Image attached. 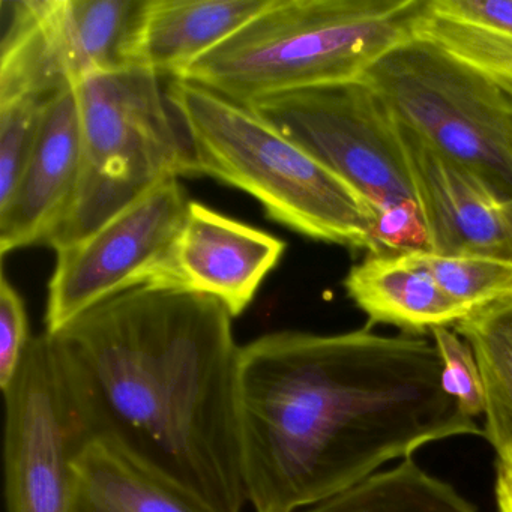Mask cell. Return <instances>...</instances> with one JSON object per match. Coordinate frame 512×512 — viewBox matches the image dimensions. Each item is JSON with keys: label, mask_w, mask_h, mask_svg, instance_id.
I'll return each mask as SVG.
<instances>
[{"label": "cell", "mask_w": 512, "mask_h": 512, "mask_svg": "<svg viewBox=\"0 0 512 512\" xmlns=\"http://www.w3.org/2000/svg\"><path fill=\"white\" fill-rule=\"evenodd\" d=\"M280 331L241 347L238 425L248 502L301 512L421 446L482 428L445 391L433 341Z\"/></svg>", "instance_id": "1"}, {"label": "cell", "mask_w": 512, "mask_h": 512, "mask_svg": "<svg viewBox=\"0 0 512 512\" xmlns=\"http://www.w3.org/2000/svg\"><path fill=\"white\" fill-rule=\"evenodd\" d=\"M232 319L209 296L139 286L44 332L83 443H109L212 512L248 502Z\"/></svg>", "instance_id": "2"}, {"label": "cell", "mask_w": 512, "mask_h": 512, "mask_svg": "<svg viewBox=\"0 0 512 512\" xmlns=\"http://www.w3.org/2000/svg\"><path fill=\"white\" fill-rule=\"evenodd\" d=\"M427 0H272L244 28L179 71L247 106L317 86L353 82L412 40Z\"/></svg>", "instance_id": "3"}, {"label": "cell", "mask_w": 512, "mask_h": 512, "mask_svg": "<svg viewBox=\"0 0 512 512\" xmlns=\"http://www.w3.org/2000/svg\"><path fill=\"white\" fill-rule=\"evenodd\" d=\"M166 95L187 137L193 176L250 194L299 235L373 254V209L304 149L196 83L173 79Z\"/></svg>", "instance_id": "4"}, {"label": "cell", "mask_w": 512, "mask_h": 512, "mask_svg": "<svg viewBox=\"0 0 512 512\" xmlns=\"http://www.w3.org/2000/svg\"><path fill=\"white\" fill-rule=\"evenodd\" d=\"M76 94L82 166L67 215L46 244L55 251L85 241L163 182L193 176L187 137L154 71L98 74Z\"/></svg>", "instance_id": "5"}, {"label": "cell", "mask_w": 512, "mask_h": 512, "mask_svg": "<svg viewBox=\"0 0 512 512\" xmlns=\"http://www.w3.org/2000/svg\"><path fill=\"white\" fill-rule=\"evenodd\" d=\"M362 80L401 125L512 202V94L419 38Z\"/></svg>", "instance_id": "6"}, {"label": "cell", "mask_w": 512, "mask_h": 512, "mask_svg": "<svg viewBox=\"0 0 512 512\" xmlns=\"http://www.w3.org/2000/svg\"><path fill=\"white\" fill-rule=\"evenodd\" d=\"M244 107L358 191L373 212L419 206L400 124L365 80L286 92Z\"/></svg>", "instance_id": "7"}, {"label": "cell", "mask_w": 512, "mask_h": 512, "mask_svg": "<svg viewBox=\"0 0 512 512\" xmlns=\"http://www.w3.org/2000/svg\"><path fill=\"white\" fill-rule=\"evenodd\" d=\"M146 0H22L2 32V55L40 94L56 97L98 74L139 67Z\"/></svg>", "instance_id": "8"}, {"label": "cell", "mask_w": 512, "mask_h": 512, "mask_svg": "<svg viewBox=\"0 0 512 512\" xmlns=\"http://www.w3.org/2000/svg\"><path fill=\"white\" fill-rule=\"evenodd\" d=\"M190 202L179 178L169 179L85 241L56 251L46 334H55L100 302L142 286L178 236Z\"/></svg>", "instance_id": "9"}, {"label": "cell", "mask_w": 512, "mask_h": 512, "mask_svg": "<svg viewBox=\"0 0 512 512\" xmlns=\"http://www.w3.org/2000/svg\"><path fill=\"white\" fill-rule=\"evenodd\" d=\"M4 397L8 512H73V461L85 443L46 334L32 338Z\"/></svg>", "instance_id": "10"}, {"label": "cell", "mask_w": 512, "mask_h": 512, "mask_svg": "<svg viewBox=\"0 0 512 512\" xmlns=\"http://www.w3.org/2000/svg\"><path fill=\"white\" fill-rule=\"evenodd\" d=\"M286 248L281 239L191 200L178 236L142 286L209 296L235 319Z\"/></svg>", "instance_id": "11"}, {"label": "cell", "mask_w": 512, "mask_h": 512, "mask_svg": "<svg viewBox=\"0 0 512 512\" xmlns=\"http://www.w3.org/2000/svg\"><path fill=\"white\" fill-rule=\"evenodd\" d=\"M400 130L430 251L512 266V202L409 128L400 124Z\"/></svg>", "instance_id": "12"}, {"label": "cell", "mask_w": 512, "mask_h": 512, "mask_svg": "<svg viewBox=\"0 0 512 512\" xmlns=\"http://www.w3.org/2000/svg\"><path fill=\"white\" fill-rule=\"evenodd\" d=\"M82 166V124L76 88L53 98L19 185L0 208V253L47 244L76 193Z\"/></svg>", "instance_id": "13"}, {"label": "cell", "mask_w": 512, "mask_h": 512, "mask_svg": "<svg viewBox=\"0 0 512 512\" xmlns=\"http://www.w3.org/2000/svg\"><path fill=\"white\" fill-rule=\"evenodd\" d=\"M343 284L368 325L395 326L407 335L455 326L472 313L446 295L409 254L365 256L350 268Z\"/></svg>", "instance_id": "14"}, {"label": "cell", "mask_w": 512, "mask_h": 512, "mask_svg": "<svg viewBox=\"0 0 512 512\" xmlns=\"http://www.w3.org/2000/svg\"><path fill=\"white\" fill-rule=\"evenodd\" d=\"M272 0H146L139 67L175 77L265 11Z\"/></svg>", "instance_id": "15"}, {"label": "cell", "mask_w": 512, "mask_h": 512, "mask_svg": "<svg viewBox=\"0 0 512 512\" xmlns=\"http://www.w3.org/2000/svg\"><path fill=\"white\" fill-rule=\"evenodd\" d=\"M73 470V512H212L101 440L80 449Z\"/></svg>", "instance_id": "16"}, {"label": "cell", "mask_w": 512, "mask_h": 512, "mask_svg": "<svg viewBox=\"0 0 512 512\" xmlns=\"http://www.w3.org/2000/svg\"><path fill=\"white\" fill-rule=\"evenodd\" d=\"M472 346L485 388L482 436L499 463L512 464V292L454 326Z\"/></svg>", "instance_id": "17"}, {"label": "cell", "mask_w": 512, "mask_h": 512, "mask_svg": "<svg viewBox=\"0 0 512 512\" xmlns=\"http://www.w3.org/2000/svg\"><path fill=\"white\" fill-rule=\"evenodd\" d=\"M301 512H478L448 482L412 457L368 476L349 490Z\"/></svg>", "instance_id": "18"}, {"label": "cell", "mask_w": 512, "mask_h": 512, "mask_svg": "<svg viewBox=\"0 0 512 512\" xmlns=\"http://www.w3.org/2000/svg\"><path fill=\"white\" fill-rule=\"evenodd\" d=\"M413 38L427 41L512 94V38L452 22L428 13L419 19Z\"/></svg>", "instance_id": "19"}, {"label": "cell", "mask_w": 512, "mask_h": 512, "mask_svg": "<svg viewBox=\"0 0 512 512\" xmlns=\"http://www.w3.org/2000/svg\"><path fill=\"white\" fill-rule=\"evenodd\" d=\"M407 254L430 272L446 295L472 313L512 292V266L506 263L428 250Z\"/></svg>", "instance_id": "20"}, {"label": "cell", "mask_w": 512, "mask_h": 512, "mask_svg": "<svg viewBox=\"0 0 512 512\" xmlns=\"http://www.w3.org/2000/svg\"><path fill=\"white\" fill-rule=\"evenodd\" d=\"M49 103L26 97L0 104V208L19 185Z\"/></svg>", "instance_id": "21"}, {"label": "cell", "mask_w": 512, "mask_h": 512, "mask_svg": "<svg viewBox=\"0 0 512 512\" xmlns=\"http://www.w3.org/2000/svg\"><path fill=\"white\" fill-rule=\"evenodd\" d=\"M430 334L442 362L443 388L470 418L484 415V379L472 346L455 329L436 328Z\"/></svg>", "instance_id": "22"}, {"label": "cell", "mask_w": 512, "mask_h": 512, "mask_svg": "<svg viewBox=\"0 0 512 512\" xmlns=\"http://www.w3.org/2000/svg\"><path fill=\"white\" fill-rule=\"evenodd\" d=\"M32 337L28 313L16 287L2 275L0 283V388H10L16 380Z\"/></svg>", "instance_id": "23"}, {"label": "cell", "mask_w": 512, "mask_h": 512, "mask_svg": "<svg viewBox=\"0 0 512 512\" xmlns=\"http://www.w3.org/2000/svg\"><path fill=\"white\" fill-rule=\"evenodd\" d=\"M428 13L512 38V0H427Z\"/></svg>", "instance_id": "24"}, {"label": "cell", "mask_w": 512, "mask_h": 512, "mask_svg": "<svg viewBox=\"0 0 512 512\" xmlns=\"http://www.w3.org/2000/svg\"><path fill=\"white\" fill-rule=\"evenodd\" d=\"M496 499L499 512H512V464L497 466Z\"/></svg>", "instance_id": "25"}]
</instances>
